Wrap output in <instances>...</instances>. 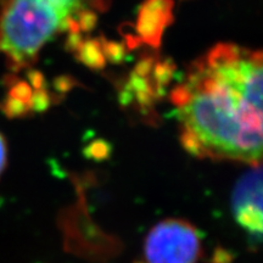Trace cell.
Segmentation results:
<instances>
[{
    "mask_svg": "<svg viewBox=\"0 0 263 263\" xmlns=\"http://www.w3.org/2000/svg\"><path fill=\"white\" fill-rule=\"evenodd\" d=\"M173 101L190 154L263 164V50L218 44L194 64Z\"/></svg>",
    "mask_w": 263,
    "mask_h": 263,
    "instance_id": "obj_1",
    "label": "cell"
},
{
    "mask_svg": "<svg viewBox=\"0 0 263 263\" xmlns=\"http://www.w3.org/2000/svg\"><path fill=\"white\" fill-rule=\"evenodd\" d=\"M232 209L236 223L246 234L263 240V164L238 180L232 196Z\"/></svg>",
    "mask_w": 263,
    "mask_h": 263,
    "instance_id": "obj_4",
    "label": "cell"
},
{
    "mask_svg": "<svg viewBox=\"0 0 263 263\" xmlns=\"http://www.w3.org/2000/svg\"><path fill=\"white\" fill-rule=\"evenodd\" d=\"M201 254L199 230L180 218H168L157 223L144 244L146 263H197Z\"/></svg>",
    "mask_w": 263,
    "mask_h": 263,
    "instance_id": "obj_3",
    "label": "cell"
},
{
    "mask_svg": "<svg viewBox=\"0 0 263 263\" xmlns=\"http://www.w3.org/2000/svg\"><path fill=\"white\" fill-rule=\"evenodd\" d=\"M83 5V0H0V52L27 66Z\"/></svg>",
    "mask_w": 263,
    "mask_h": 263,
    "instance_id": "obj_2",
    "label": "cell"
},
{
    "mask_svg": "<svg viewBox=\"0 0 263 263\" xmlns=\"http://www.w3.org/2000/svg\"><path fill=\"white\" fill-rule=\"evenodd\" d=\"M6 157H8V149H6V143L4 137L0 134V174L4 170L6 164Z\"/></svg>",
    "mask_w": 263,
    "mask_h": 263,
    "instance_id": "obj_5",
    "label": "cell"
}]
</instances>
